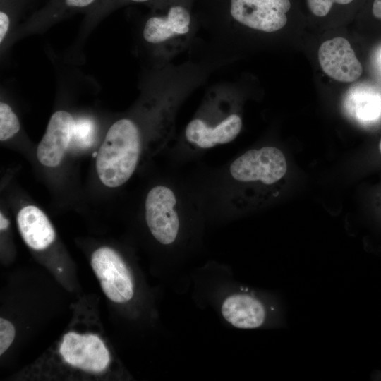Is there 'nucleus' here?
<instances>
[{"mask_svg": "<svg viewBox=\"0 0 381 381\" xmlns=\"http://www.w3.org/2000/svg\"><path fill=\"white\" fill-rule=\"evenodd\" d=\"M219 312L225 322L238 329L259 327L266 316L260 301L250 294L235 291H229L222 298Z\"/></svg>", "mask_w": 381, "mask_h": 381, "instance_id": "nucleus-9", "label": "nucleus"}, {"mask_svg": "<svg viewBox=\"0 0 381 381\" xmlns=\"http://www.w3.org/2000/svg\"><path fill=\"white\" fill-rule=\"evenodd\" d=\"M289 0H230L233 19L251 29L272 32L286 24Z\"/></svg>", "mask_w": 381, "mask_h": 381, "instance_id": "nucleus-5", "label": "nucleus"}, {"mask_svg": "<svg viewBox=\"0 0 381 381\" xmlns=\"http://www.w3.org/2000/svg\"><path fill=\"white\" fill-rule=\"evenodd\" d=\"M242 121L237 114H231L214 128L209 127L199 119L188 123L185 131L187 140L201 148H210L218 144L234 140L241 130Z\"/></svg>", "mask_w": 381, "mask_h": 381, "instance_id": "nucleus-11", "label": "nucleus"}, {"mask_svg": "<svg viewBox=\"0 0 381 381\" xmlns=\"http://www.w3.org/2000/svg\"><path fill=\"white\" fill-rule=\"evenodd\" d=\"M190 15L181 6H171L166 16L150 18L143 28L144 39L152 44L164 42L175 36L183 35L190 30Z\"/></svg>", "mask_w": 381, "mask_h": 381, "instance_id": "nucleus-13", "label": "nucleus"}, {"mask_svg": "<svg viewBox=\"0 0 381 381\" xmlns=\"http://www.w3.org/2000/svg\"><path fill=\"white\" fill-rule=\"evenodd\" d=\"M59 353L68 364L95 373L105 370L111 359L104 343L92 334L66 333L60 344Z\"/></svg>", "mask_w": 381, "mask_h": 381, "instance_id": "nucleus-6", "label": "nucleus"}, {"mask_svg": "<svg viewBox=\"0 0 381 381\" xmlns=\"http://www.w3.org/2000/svg\"><path fill=\"white\" fill-rule=\"evenodd\" d=\"M333 1L332 0H307L310 11L315 16L323 17L330 11Z\"/></svg>", "mask_w": 381, "mask_h": 381, "instance_id": "nucleus-17", "label": "nucleus"}, {"mask_svg": "<svg viewBox=\"0 0 381 381\" xmlns=\"http://www.w3.org/2000/svg\"><path fill=\"white\" fill-rule=\"evenodd\" d=\"M20 122L11 107L4 102L0 103V140H6L20 130Z\"/></svg>", "mask_w": 381, "mask_h": 381, "instance_id": "nucleus-15", "label": "nucleus"}, {"mask_svg": "<svg viewBox=\"0 0 381 381\" xmlns=\"http://www.w3.org/2000/svg\"><path fill=\"white\" fill-rule=\"evenodd\" d=\"M380 59H381V55H380Z\"/></svg>", "mask_w": 381, "mask_h": 381, "instance_id": "nucleus-24", "label": "nucleus"}, {"mask_svg": "<svg viewBox=\"0 0 381 381\" xmlns=\"http://www.w3.org/2000/svg\"><path fill=\"white\" fill-rule=\"evenodd\" d=\"M379 147H380V152H381V140H380V146H379Z\"/></svg>", "mask_w": 381, "mask_h": 381, "instance_id": "nucleus-23", "label": "nucleus"}, {"mask_svg": "<svg viewBox=\"0 0 381 381\" xmlns=\"http://www.w3.org/2000/svg\"><path fill=\"white\" fill-rule=\"evenodd\" d=\"M131 1H135V2H145V1H147L148 0H131Z\"/></svg>", "mask_w": 381, "mask_h": 381, "instance_id": "nucleus-22", "label": "nucleus"}, {"mask_svg": "<svg viewBox=\"0 0 381 381\" xmlns=\"http://www.w3.org/2000/svg\"><path fill=\"white\" fill-rule=\"evenodd\" d=\"M373 14L375 18L381 20V0H374Z\"/></svg>", "mask_w": 381, "mask_h": 381, "instance_id": "nucleus-20", "label": "nucleus"}, {"mask_svg": "<svg viewBox=\"0 0 381 381\" xmlns=\"http://www.w3.org/2000/svg\"><path fill=\"white\" fill-rule=\"evenodd\" d=\"M343 108L361 124L376 123L381 119V92L368 83L353 85L345 93Z\"/></svg>", "mask_w": 381, "mask_h": 381, "instance_id": "nucleus-10", "label": "nucleus"}, {"mask_svg": "<svg viewBox=\"0 0 381 381\" xmlns=\"http://www.w3.org/2000/svg\"><path fill=\"white\" fill-rule=\"evenodd\" d=\"M15 337L14 326L4 318L0 319V354L2 355L11 346Z\"/></svg>", "mask_w": 381, "mask_h": 381, "instance_id": "nucleus-16", "label": "nucleus"}, {"mask_svg": "<svg viewBox=\"0 0 381 381\" xmlns=\"http://www.w3.org/2000/svg\"><path fill=\"white\" fill-rule=\"evenodd\" d=\"M17 223L24 241L34 250H44L55 240L56 234L51 222L36 206L23 207L18 214Z\"/></svg>", "mask_w": 381, "mask_h": 381, "instance_id": "nucleus-12", "label": "nucleus"}, {"mask_svg": "<svg viewBox=\"0 0 381 381\" xmlns=\"http://www.w3.org/2000/svg\"><path fill=\"white\" fill-rule=\"evenodd\" d=\"M74 122L66 111H57L52 115L37 148V157L42 164L54 167L60 164L71 145Z\"/></svg>", "mask_w": 381, "mask_h": 381, "instance_id": "nucleus-8", "label": "nucleus"}, {"mask_svg": "<svg viewBox=\"0 0 381 381\" xmlns=\"http://www.w3.org/2000/svg\"><path fill=\"white\" fill-rule=\"evenodd\" d=\"M9 28V18L6 13L0 12V42L1 43Z\"/></svg>", "mask_w": 381, "mask_h": 381, "instance_id": "nucleus-18", "label": "nucleus"}, {"mask_svg": "<svg viewBox=\"0 0 381 381\" xmlns=\"http://www.w3.org/2000/svg\"><path fill=\"white\" fill-rule=\"evenodd\" d=\"M95 125L92 119L78 118L74 122L71 144L78 149L91 147L95 140Z\"/></svg>", "mask_w": 381, "mask_h": 381, "instance_id": "nucleus-14", "label": "nucleus"}, {"mask_svg": "<svg viewBox=\"0 0 381 381\" xmlns=\"http://www.w3.org/2000/svg\"><path fill=\"white\" fill-rule=\"evenodd\" d=\"M286 169L283 152L273 147L250 150L235 159L229 168L231 175L236 181H260L265 184H272L281 179Z\"/></svg>", "mask_w": 381, "mask_h": 381, "instance_id": "nucleus-3", "label": "nucleus"}, {"mask_svg": "<svg viewBox=\"0 0 381 381\" xmlns=\"http://www.w3.org/2000/svg\"><path fill=\"white\" fill-rule=\"evenodd\" d=\"M176 199L174 192L164 186H157L147 193L145 209V220L153 237L168 246L176 240L180 222L174 210Z\"/></svg>", "mask_w": 381, "mask_h": 381, "instance_id": "nucleus-4", "label": "nucleus"}, {"mask_svg": "<svg viewBox=\"0 0 381 381\" xmlns=\"http://www.w3.org/2000/svg\"><path fill=\"white\" fill-rule=\"evenodd\" d=\"M93 1L94 0H66V4L73 7H85Z\"/></svg>", "mask_w": 381, "mask_h": 381, "instance_id": "nucleus-19", "label": "nucleus"}, {"mask_svg": "<svg viewBox=\"0 0 381 381\" xmlns=\"http://www.w3.org/2000/svg\"><path fill=\"white\" fill-rule=\"evenodd\" d=\"M318 60L322 71L339 82H354L362 74L361 64L349 42L341 37L324 42L318 50Z\"/></svg>", "mask_w": 381, "mask_h": 381, "instance_id": "nucleus-7", "label": "nucleus"}, {"mask_svg": "<svg viewBox=\"0 0 381 381\" xmlns=\"http://www.w3.org/2000/svg\"><path fill=\"white\" fill-rule=\"evenodd\" d=\"M8 226V220L2 216V214H1V224H0L1 230V231L5 230L6 229H7Z\"/></svg>", "mask_w": 381, "mask_h": 381, "instance_id": "nucleus-21", "label": "nucleus"}, {"mask_svg": "<svg viewBox=\"0 0 381 381\" xmlns=\"http://www.w3.org/2000/svg\"><path fill=\"white\" fill-rule=\"evenodd\" d=\"M91 266L102 289L111 301L124 303L134 296V281L131 270L113 248L104 246L95 250Z\"/></svg>", "mask_w": 381, "mask_h": 381, "instance_id": "nucleus-2", "label": "nucleus"}, {"mask_svg": "<svg viewBox=\"0 0 381 381\" xmlns=\"http://www.w3.org/2000/svg\"><path fill=\"white\" fill-rule=\"evenodd\" d=\"M140 139L131 120L120 119L109 128L96 157V169L102 183L119 187L132 176L138 164Z\"/></svg>", "mask_w": 381, "mask_h": 381, "instance_id": "nucleus-1", "label": "nucleus"}]
</instances>
